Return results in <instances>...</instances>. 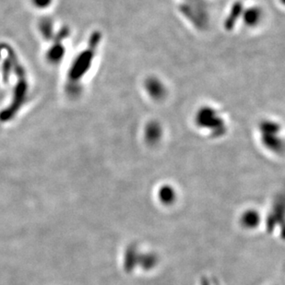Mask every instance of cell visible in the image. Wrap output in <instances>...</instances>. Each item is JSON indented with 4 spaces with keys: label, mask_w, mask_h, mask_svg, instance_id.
I'll list each match as a JSON object with an SVG mask.
<instances>
[{
    "label": "cell",
    "mask_w": 285,
    "mask_h": 285,
    "mask_svg": "<svg viewBox=\"0 0 285 285\" xmlns=\"http://www.w3.org/2000/svg\"><path fill=\"white\" fill-rule=\"evenodd\" d=\"M33 5L37 9H45L48 8V6L52 3V0H32Z\"/></svg>",
    "instance_id": "1"
}]
</instances>
